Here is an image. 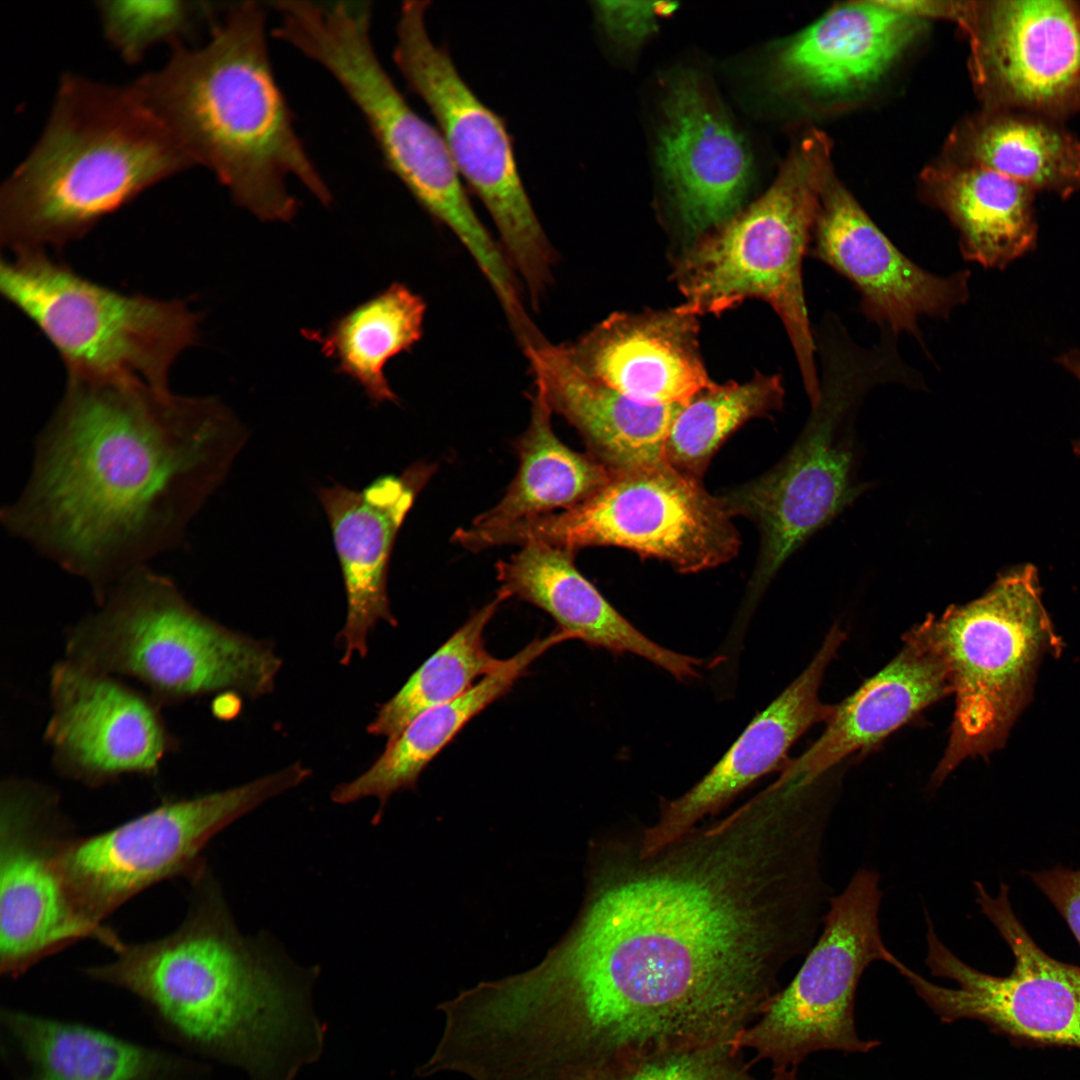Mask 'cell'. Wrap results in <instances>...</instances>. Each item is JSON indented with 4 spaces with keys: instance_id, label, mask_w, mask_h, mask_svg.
Returning a JSON list of instances; mask_svg holds the SVG:
<instances>
[{
    "instance_id": "6",
    "label": "cell",
    "mask_w": 1080,
    "mask_h": 1080,
    "mask_svg": "<svg viewBox=\"0 0 1080 1080\" xmlns=\"http://www.w3.org/2000/svg\"><path fill=\"white\" fill-rule=\"evenodd\" d=\"M65 658L137 680L162 707L225 690L264 696L282 666L271 642L203 614L149 566L122 579L66 631Z\"/></svg>"
},
{
    "instance_id": "37",
    "label": "cell",
    "mask_w": 1080,
    "mask_h": 1080,
    "mask_svg": "<svg viewBox=\"0 0 1080 1080\" xmlns=\"http://www.w3.org/2000/svg\"><path fill=\"white\" fill-rule=\"evenodd\" d=\"M95 6L106 40L130 64L157 44H182L199 23L213 22L216 12L211 3L183 0H108Z\"/></svg>"
},
{
    "instance_id": "14",
    "label": "cell",
    "mask_w": 1080,
    "mask_h": 1080,
    "mask_svg": "<svg viewBox=\"0 0 1080 1080\" xmlns=\"http://www.w3.org/2000/svg\"><path fill=\"white\" fill-rule=\"evenodd\" d=\"M311 775L300 762L247 784L193 798L167 800L121 825L68 837L59 864L69 895L91 924L163 880L205 872L201 854L221 830Z\"/></svg>"
},
{
    "instance_id": "38",
    "label": "cell",
    "mask_w": 1080,
    "mask_h": 1080,
    "mask_svg": "<svg viewBox=\"0 0 1080 1080\" xmlns=\"http://www.w3.org/2000/svg\"><path fill=\"white\" fill-rule=\"evenodd\" d=\"M733 1041L622 1058L587 1080H755Z\"/></svg>"
},
{
    "instance_id": "28",
    "label": "cell",
    "mask_w": 1080,
    "mask_h": 1080,
    "mask_svg": "<svg viewBox=\"0 0 1080 1080\" xmlns=\"http://www.w3.org/2000/svg\"><path fill=\"white\" fill-rule=\"evenodd\" d=\"M500 589L547 612L573 640L646 659L678 680L698 676L702 660L652 641L623 617L574 565V551L529 543L496 564Z\"/></svg>"
},
{
    "instance_id": "27",
    "label": "cell",
    "mask_w": 1080,
    "mask_h": 1080,
    "mask_svg": "<svg viewBox=\"0 0 1080 1080\" xmlns=\"http://www.w3.org/2000/svg\"><path fill=\"white\" fill-rule=\"evenodd\" d=\"M903 642L891 662L834 705L821 736L782 777L813 785L846 756L876 744L952 693L945 661L915 627Z\"/></svg>"
},
{
    "instance_id": "8",
    "label": "cell",
    "mask_w": 1080,
    "mask_h": 1080,
    "mask_svg": "<svg viewBox=\"0 0 1080 1080\" xmlns=\"http://www.w3.org/2000/svg\"><path fill=\"white\" fill-rule=\"evenodd\" d=\"M1037 568L1002 571L980 597L915 626L948 668L955 710L939 786L963 761L1002 749L1031 704L1040 668L1065 643L1042 599Z\"/></svg>"
},
{
    "instance_id": "43",
    "label": "cell",
    "mask_w": 1080,
    "mask_h": 1080,
    "mask_svg": "<svg viewBox=\"0 0 1080 1080\" xmlns=\"http://www.w3.org/2000/svg\"><path fill=\"white\" fill-rule=\"evenodd\" d=\"M797 1068L775 1069L769 1080H797Z\"/></svg>"
},
{
    "instance_id": "2",
    "label": "cell",
    "mask_w": 1080,
    "mask_h": 1080,
    "mask_svg": "<svg viewBox=\"0 0 1080 1080\" xmlns=\"http://www.w3.org/2000/svg\"><path fill=\"white\" fill-rule=\"evenodd\" d=\"M246 438L216 398L177 395L136 377L68 376L1 523L87 583L99 604L126 576L184 543Z\"/></svg>"
},
{
    "instance_id": "32",
    "label": "cell",
    "mask_w": 1080,
    "mask_h": 1080,
    "mask_svg": "<svg viewBox=\"0 0 1080 1080\" xmlns=\"http://www.w3.org/2000/svg\"><path fill=\"white\" fill-rule=\"evenodd\" d=\"M552 410L535 388L531 418L517 441L519 470L504 497L471 524L488 529L571 508L606 486L614 473L592 455L571 450L555 435Z\"/></svg>"
},
{
    "instance_id": "26",
    "label": "cell",
    "mask_w": 1080,
    "mask_h": 1080,
    "mask_svg": "<svg viewBox=\"0 0 1080 1080\" xmlns=\"http://www.w3.org/2000/svg\"><path fill=\"white\" fill-rule=\"evenodd\" d=\"M537 388L552 412L583 436L590 455L614 474L667 463L665 447L686 403L636 402L583 371L564 344L544 337L523 349Z\"/></svg>"
},
{
    "instance_id": "19",
    "label": "cell",
    "mask_w": 1080,
    "mask_h": 1080,
    "mask_svg": "<svg viewBox=\"0 0 1080 1080\" xmlns=\"http://www.w3.org/2000/svg\"><path fill=\"white\" fill-rule=\"evenodd\" d=\"M972 70L993 109L1062 120L1080 111V4L978 2Z\"/></svg>"
},
{
    "instance_id": "10",
    "label": "cell",
    "mask_w": 1080,
    "mask_h": 1080,
    "mask_svg": "<svg viewBox=\"0 0 1080 1080\" xmlns=\"http://www.w3.org/2000/svg\"><path fill=\"white\" fill-rule=\"evenodd\" d=\"M298 50L340 84L367 123L387 168L431 217L454 233L496 297L513 298L517 277L475 213L442 134L411 108L376 54L371 12L342 6L319 14L301 32Z\"/></svg>"
},
{
    "instance_id": "22",
    "label": "cell",
    "mask_w": 1080,
    "mask_h": 1080,
    "mask_svg": "<svg viewBox=\"0 0 1080 1080\" xmlns=\"http://www.w3.org/2000/svg\"><path fill=\"white\" fill-rule=\"evenodd\" d=\"M431 472V467L417 464L399 477H380L362 491L340 484L318 490L347 598L338 636L345 649L343 665L356 653L367 655L369 633L379 621L397 625L387 593L389 561L397 533Z\"/></svg>"
},
{
    "instance_id": "18",
    "label": "cell",
    "mask_w": 1080,
    "mask_h": 1080,
    "mask_svg": "<svg viewBox=\"0 0 1080 1080\" xmlns=\"http://www.w3.org/2000/svg\"><path fill=\"white\" fill-rule=\"evenodd\" d=\"M48 692L44 740L65 778L96 788L126 775L151 776L179 748L162 706L120 677L64 658L50 670Z\"/></svg>"
},
{
    "instance_id": "23",
    "label": "cell",
    "mask_w": 1080,
    "mask_h": 1080,
    "mask_svg": "<svg viewBox=\"0 0 1080 1080\" xmlns=\"http://www.w3.org/2000/svg\"><path fill=\"white\" fill-rule=\"evenodd\" d=\"M698 319L681 305L618 312L564 346L583 371L636 402L687 403L716 384L700 353Z\"/></svg>"
},
{
    "instance_id": "20",
    "label": "cell",
    "mask_w": 1080,
    "mask_h": 1080,
    "mask_svg": "<svg viewBox=\"0 0 1080 1080\" xmlns=\"http://www.w3.org/2000/svg\"><path fill=\"white\" fill-rule=\"evenodd\" d=\"M808 254L854 286L864 316L881 332H905L922 345L920 318L949 319L970 296L969 270L943 276L919 266L833 179L822 195Z\"/></svg>"
},
{
    "instance_id": "5",
    "label": "cell",
    "mask_w": 1080,
    "mask_h": 1080,
    "mask_svg": "<svg viewBox=\"0 0 1080 1080\" xmlns=\"http://www.w3.org/2000/svg\"><path fill=\"white\" fill-rule=\"evenodd\" d=\"M192 167L131 86L65 74L39 139L1 187V244L14 253L61 248Z\"/></svg>"
},
{
    "instance_id": "21",
    "label": "cell",
    "mask_w": 1080,
    "mask_h": 1080,
    "mask_svg": "<svg viewBox=\"0 0 1080 1080\" xmlns=\"http://www.w3.org/2000/svg\"><path fill=\"white\" fill-rule=\"evenodd\" d=\"M845 639L834 626L801 674L747 725L736 741L687 792L661 800L655 823L639 829L640 847L652 852L714 816L762 776L775 770L795 741L827 721L834 706L819 698L825 671Z\"/></svg>"
},
{
    "instance_id": "3",
    "label": "cell",
    "mask_w": 1080,
    "mask_h": 1080,
    "mask_svg": "<svg viewBox=\"0 0 1080 1080\" xmlns=\"http://www.w3.org/2000/svg\"><path fill=\"white\" fill-rule=\"evenodd\" d=\"M183 923L149 942L125 943L84 969L89 979L134 995L177 1051L237 1067L251 1080H292L321 1053L311 975L263 940L243 936L205 871Z\"/></svg>"
},
{
    "instance_id": "9",
    "label": "cell",
    "mask_w": 1080,
    "mask_h": 1080,
    "mask_svg": "<svg viewBox=\"0 0 1080 1080\" xmlns=\"http://www.w3.org/2000/svg\"><path fill=\"white\" fill-rule=\"evenodd\" d=\"M820 399L789 453L769 472L721 493L728 513L752 520L761 544L751 583L765 588L786 559L859 494L852 480L851 420L868 392L905 379L901 358L879 342L856 344L843 327L816 337Z\"/></svg>"
},
{
    "instance_id": "35",
    "label": "cell",
    "mask_w": 1080,
    "mask_h": 1080,
    "mask_svg": "<svg viewBox=\"0 0 1080 1080\" xmlns=\"http://www.w3.org/2000/svg\"><path fill=\"white\" fill-rule=\"evenodd\" d=\"M511 596L499 589L497 596L471 617L433 653L401 689L381 705L368 725V733L393 741L422 712L458 698L473 682L498 670L505 659L486 649L484 630L501 603Z\"/></svg>"
},
{
    "instance_id": "42",
    "label": "cell",
    "mask_w": 1080,
    "mask_h": 1080,
    "mask_svg": "<svg viewBox=\"0 0 1080 1080\" xmlns=\"http://www.w3.org/2000/svg\"><path fill=\"white\" fill-rule=\"evenodd\" d=\"M1057 362L1073 374L1080 382V350H1070L1063 353ZM1073 452L1080 456V438L1072 442Z\"/></svg>"
},
{
    "instance_id": "16",
    "label": "cell",
    "mask_w": 1080,
    "mask_h": 1080,
    "mask_svg": "<svg viewBox=\"0 0 1080 1080\" xmlns=\"http://www.w3.org/2000/svg\"><path fill=\"white\" fill-rule=\"evenodd\" d=\"M975 889L982 913L1011 950L1012 971L996 976L968 965L939 939L929 916L926 965L957 987L936 985L902 962L896 970L942 1022L972 1019L1018 1041L1080 1049V966L1037 945L1015 915L1005 883L995 896L980 882Z\"/></svg>"
},
{
    "instance_id": "41",
    "label": "cell",
    "mask_w": 1080,
    "mask_h": 1080,
    "mask_svg": "<svg viewBox=\"0 0 1080 1080\" xmlns=\"http://www.w3.org/2000/svg\"><path fill=\"white\" fill-rule=\"evenodd\" d=\"M883 5L906 15L922 19L923 17H941L954 20L970 34L975 23L978 2L960 1H880Z\"/></svg>"
},
{
    "instance_id": "30",
    "label": "cell",
    "mask_w": 1080,
    "mask_h": 1080,
    "mask_svg": "<svg viewBox=\"0 0 1080 1080\" xmlns=\"http://www.w3.org/2000/svg\"><path fill=\"white\" fill-rule=\"evenodd\" d=\"M567 640L573 639L560 629L535 639L458 698L419 714L387 743L385 751L366 772L337 785L331 794L332 801L348 804L366 797L377 798L379 808L372 821L377 825L393 794L403 789L415 790L422 771L470 720L506 695L537 658Z\"/></svg>"
},
{
    "instance_id": "4",
    "label": "cell",
    "mask_w": 1080,
    "mask_h": 1080,
    "mask_svg": "<svg viewBox=\"0 0 1080 1080\" xmlns=\"http://www.w3.org/2000/svg\"><path fill=\"white\" fill-rule=\"evenodd\" d=\"M130 86L194 166L209 169L232 200L260 220L287 222L295 216L291 181L321 204L332 203L276 81L261 3L232 4L212 25L206 44L172 47L163 67Z\"/></svg>"
},
{
    "instance_id": "1",
    "label": "cell",
    "mask_w": 1080,
    "mask_h": 1080,
    "mask_svg": "<svg viewBox=\"0 0 1080 1080\" xmlns=\"http://www.w3.org/2000/svg\"><path fill=\"white\" fill-rule=\"evenodd\" d=\"M828 812L770 786L652 852L590 841L581 909L531 970L561 1040L591 1067L735 1040L823 921Z\"/></svg>"
},
{
    "instance_id": "15",
    "label": "cell",
    "mask_w": 1080,
    "mask_h": 1080,
    "mask_svg": "<svg viewBox=\"0 0 1080 1080\" xmlns=\"http://www.w3.org/2000/svg\"><path fill=\"white\" fill-rule=\"evenodd\" d=\"M881 898L879 875L867 868L830 898L821 934L797 974L737 1036V1048L752 1049L754 1062L768 1060L775 1070L797 1068L818 1051L867 1053L880 1045L858 1035L855 999L867 967L896 958L881 936Z\"/></svg>"
},
{
    "instance_id": "34",
    "label": "cell",
    "mask_w": 1080,
    "mask_h": 1080,
    "mask_svg": "<svg viewBox=\"0 0 1080 1080\" xmlns=\"http://www.w3.org/2000/svg\"><path fill=\"white\" fill-rule=\"evenodd\" d=\"M424 300L394 283L334 321L326 332L305 331L321 352L337 361V371L363 387L374 404L397 402L384 369L422 337Z\"/></svg>"
},
{
    "instance_id": "11",
    "label": "cell",
    "mask_w": 1080,
    "mask_h": 1080,
    "mask_svg": "<svg viewBox=\"0 0 1080 1080\" xmlns=\"http://www.w3.org/2000/svg\"><path fill=\"white\" fill-rule=\"evenodd\" d=\"M14 254L1 260V293L55 348L68 376L136 377L168 388L172 364L198 342L199 314L180 300L101 285L43 250Z\"/></svg>"
},
{
    "instance_id": "25",
    "label": "cell",
    "mask_w": 1080,
    "mask_h": 1080,
    "mask_svg": "<svg viewBox=\"0 0 1080 1080\" xmlns=\"http://www.w3.org/2000/svg\"><path fill=\"white\" fill-rule=\"evenodd\" d=\"M660 163L690 232L712 230L736 214L750 179V155L724 113L689 75L665 101Z\"/></svg>"
},
{
    "instance_id": "29",
    "label": "cell",
    "mask_w": 1080,
    "mask_h": 1080,
    "mask_svg": "<svg viewBox=\"0 0 1080 1080\" xmlns=\"http://www.w3.org/2000/svg\"><path fill=\"white\" fill-rule=\"evenodd\" d=\"M922 27V19L880 1L840 6L788 44L779 68L787 80L815 93L863 90L880 79Z\"/></svg>"
},
{
    "instance_id": "40",
    "label": "cell",
    "mask_w": 1080,
    "mask_h": 1080,
    "mask_svg": "<svg viewBox=\"0 0 1080 1080\" xmlns=\"http://www.w3.org/2000/svg\"><path fill=\"white\" fill-rule=\"evenodd\" d=\"M1028 875L1063 917L1080 945V869L1056 866Z\"/></svg>"
},
{
    "instance_id": "31",
    "label": "cell",
    "mask_w": 1080,
    "mask_h": 1080,
    "mask_svg": "<svg viewBox=\"0 0 1080 1080\" xmlns=\"http://www.w3.org/2000/svg\"><path fill=\"white\" fill-rule=\"evenodd\" d=\"M932 176L933 201L957 229L966 261L1003 269L1036 247L1034 190L972 165Z\"/></svg>"
},
{
    "instance_id": "7",
    "label": "cell",
    "mask_w": 1080,
    "mask_h": 1080,
    "mask_svg": "<svg viewBox=\"0 0 1080 1080\" xmlns=\"http://www.w3.org/2000/svg\"><path fill=\"white\" fill-rule=\"evenodd\" d=\"M830 152L824 133L807 135L770 189L686 249L673 273L681 306L698 317L749 298L768 303L787 332L811 406L820 399V379L802 266L832 179Z\"/></svg>"
},
{
    "instance_id": "12",
    "label": "cell",
    "mask_w": 1080,
    "mask_h": 1080,
    "mask_svg": "<svg viewBox=\"0 0 1080 1080\" xmlns=\"http://www.w3.org/2000/svg\"><path fill=\"white\" fill-rule=\"evenodd\" d=\"M429 5L402 4L395 64L430 109L460 176L491 215L501 248L536 309L552 282L553 248L523 185L504 119L475 95L447 49L431 40Z\"/></svg>"
},
{
    "instance_id": "24",
    "label": "cell",
    "mask_w": 1080,
    "mask_h": 1080,
    "mask_svg": "<svg viewBox=\"0 0 1080 1080\" xmlns=\"http://www.w3.org/2000/svg\"><path fill=\"white\" fill-rule=\"evenodd\" d=\"M0 1058L10 1080H210L207 1062L98 1027L3 1007Z\"/></svg>"
},
{
    "instance_id": "33",
    "label": "cell",
    "mask_w": 1080,
    "mask_h": 1080,
    "mask_svg": "<svg viewBox=\"0 0 1080 1080\" xmlns=\"http://www.w3.org/2000/svg\"><path fill=\"white\" fill-rule=\"evenodd\" d=\"M966 151L972 166L995 171L1035 192L1068 198L1080 190V140L1061 120L993 109L970 127Z\"/></svg>"
},
{
    "instance_id": "39",
    "label": "cell",
    "mask_w": 1080,
    "mask_h": 1080,
    "mask_svg": "<svg viewBox=\"0 0 1080 1080\" xmlns=\"http://www.w3.org/2000/svg\"><path fill=\"white\" fill-rule=\"evenodd\" d=\"M596 17L605 31L615 39L636 41L647 36L656 25L658 16L672 12L670 2L597 1L593 3Z\"/></svg>"
},
{
    "instance_id": "36",
    "label": "cell",
    "mask_w": 1080,
    "mask_h": 1080,
    "mask_svg": "<svg viewBox=\"0 0 1080 1080\" xmlns=\"http://www.w3.org/2000/svg\"><path fill=\"white\" fill-rule=\"evenodd\" d=\"M785 390L779 375L757 373L744 382L716 383L678 413L665 447L666 462L700 479L726 438L749 419L783 407Z\"/></svg>"
},
{
    "instance_id": "13",
    "label": "cell",
    "mask_w": 1080,
    "mask_h": 1080,
    "mask_svg": "<svg viewBox=\"0 0 1080 1080\" xmlns=\"http://www.w3.org/2000/svg\"><path fill=\"white\" fill-rule=\"evenodd\" d=\"M732 516L700 479L668 463L614 474L587 500L564 509L474 533L480 549L546 544L576 551L618 546L698 572L736 556L740 538Z\"/></svg>"
},
{
    "instance_id": "17",
    "label": "cell",
    "mask_w": 1080,
    "mask_h": 1080,
    "mask_svg": "<svg viewBox=\"0 0 1080 1080\" xmlns=\"http://www.w3.org/2000/svg\"><path fill=\"white\" fill-rule=\"evenodd\" d=\"M50 787L7 778L0 793V970L18 978L35 963L86 938L121 940L75 907L60 869L65 821Z\"/></svg>"
}]
</instances>
